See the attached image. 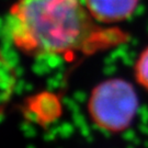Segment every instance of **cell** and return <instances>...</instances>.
Listing matches in <instances>:
<instances>
[{
    "mask_svg": "<svg viewBox=\"0 0 148 148\" xmlns=\"http://www.w3.org/2000/svg\"><path fill=\"white\" fill-rule=\"evenodd\" d=\"M5 31L18 51L38 58L92 55L130 40L121 29L98 23L80 0H16Z\"/></svg>",
    "mask_w": 148,
    "mask_h": 148,
    "instance_id": "obj_1",
    "label": "cell"
},
{
    "mask_svg": "<svg viewBox=\"0 0 148 148\" xmlns=\"http://www.w3.org/2000/svg\"><path fill=\"white\" fill-rule=\"evenodd\" d=\"M138 95L134 86L122 78L101 81L91 90L87 103L90 120L110 134L128 130L138 111Z\"/></svg>",
    "mask_w": 148,
    "mask_h": 148,
    "instance_id": "obj_2",
    "label": "cell"
},
{
    "mask_svg": "<svg viewBox=\"0 0 148 148\" xmlns=\"http://www.w3.org/2000/svg\"><path fill=\"white\" fill-rule=\"evenodd\" d=\"M134 75L138 85L148 91V47L138 56L134 66Z\"/></svg>",
    "mask_w": 148,
    "mask_h": 148,
    "instance_id": "obj_4",
    "label": "cell"
},
{
    "mask_svg": "<svg viewBox=\"0 0 148 148\" xmlns=\"http://www.w3.org/2000/svg\"><path fill=\"white\" fill-rule=\"evenodd\" d=\"M91 16L101 24L125 21L135 12L139 0H85Z\"/></svg>",
    "mask_w": 148,
    "mask_h": 148,
    "instance_id": "obj_3",
    "label": "cell"
}]
</instances>
